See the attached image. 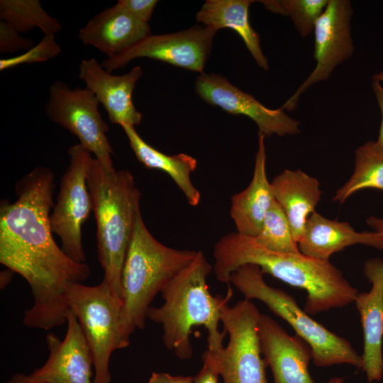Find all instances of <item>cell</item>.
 <instances>
[{
  "label": "cell",
  "mask_w": 383,
  "mask_h": 383,
  "mask_svg": "<svg viewBox=\"0 0 383 383\" xmlns=\"http://www.w3.org/2000/svg\"><path fill=\"white\" fill-rule=\"evenodd\" d=\"M55 187L53 172L35 167L16 182V200L3 201L0 206V262L30 287L33 304L24 312L23 324L45 331L67 321V285L90 275L89 265L70 257L53 238Z\"/></svg>",
  "instance_id": "1"
},
{
  "label": "cell",
  "mask_w": 383,
  "mask_h": 383,
  "mask_svg": "<svg viewBox=\"0 0 383 383\" xmlns=\"http://www.w3.org/2000/svg\"><path fill=\"white\" fill-rule=\"evenodd\" d=\"M213 270L216 279L229 284L232 273L245 265H255L292 287L306 292L304 310L315 315L355 301L357 289L330 261L299 253H280L265 248L253 238L236 231L222 236L214 245Z\"/></svg>",
  "instance_id": "2"
},
{
  "label": "cell",
  "mask_w": 383,
  "mask_h": 383,
  "mask_svg": "<svg viewBox=\"0 0 383 383\" xmlns=\"http://www.w3.org/2000/svg\"><path fill=\"white\" fill-rule=\"evenodd\" d=\"M213 266L202 251L177 273L160 294L164 303L159 307L150 306L147 318L160 324L165 348L182 360L192 357L190 340L192 328L203 326L207 331L208 350L216 352L223 348L227 333L218 330L223 307L233 296L231 284L226 296H212L206 279Z\"/></svg>",
  "instance_id": "3"
},
{
  "label": "cell",
  "mask_w": 383,
  "mask_h": 383,
  "mask_svg": "<svg viewBox=\"0 0 383 383\" xmlns=\"http://www.w3.org/2000/svg\"><path fill=\"white\" fill-rule=\"evenodd\" d=\"M87 183L96 218L103 280L122 302L121 274L135 218L140 211V192L128 170L108 173L95 158L90 165Z\"/></svg>",
  "instance_id": "4"
},
{
  "label": "cell",
  "mask_w": 383,
  "mask_h": 383,
  "mask_svg": "<svg viewBox=\"0 0 383 383\" xmlns=\"http://www.w3.org/2000/svg\"><path fill=\"white\" fill-rule=\"evenodd\" d=\"M198 251L168 247L148 231L138 213L122 274V335L130 343L131 334L144 329L155 296L196 257Z\"/></svg>",
  "instance_id": "5"
},
{
  "label": "cell",
  "mask_w": 383,
  "mask_h": 383,
  "mask_svg": "<svg viewBox=\"0 0 383 383\" xmlns=\"http://www.w3.org/2000/svg\"><path fill=\"white\" fill-rule=\"evenodd\" d=\"M258 266L245 265L232 273L229 284L240 291L245 299L262 301L273 313L289 324L296 335L310 347L311 360L316 366L348 364L357 369L362 368V355L347 339L313 320L293 296L267 284Z\"/></svg>",
  "instance_id": "6"
},
{
  "label": "cell",
  "mask_w": 383,
  "mask_h": 383,
  "mask_svg": "<svg viewBox=\"0 0 383 383\" xmlns=\"http://www.w3.org/2000/svg\"><path fill=\"white\" fill-rule=\"evenodd\" d=\"M66 300L77 318L91 353L93 383H110L111 354L130 344L122 335V302L113 295L104 280L96 286L70 283L66 289Z\"/></svg>",
  "instance_id": "7"
},
{
  "label": "cell",
  "mask_w": 383,
  "mask_h": 383,
  "mask_svg": "<svg viewBox=\"0 0 383 383\" xmlns=\"http://www.w3.org/2000/svg\"><path fill=\"white\" fill-rule=\"evenodd\" d=\"M260 315L247 299L223 307L221 322L228 344L216 352L207 349L201 356L215 366L223 383H268L259 336Z\"/></svg>",
  "instance_id": "8"
},
{
  "label": "cell",
  "mask_w": 383,
  "mask_h": 383,
  "mask_svg": "<svg viewBox=\"0 0 383 383\" xmlns=\"http://www.w3.org/2000/svg\"><path fill=\"white\" fill-rule=\"evenodd\" d=\"M99 104L89 89H71L67 83L57 80L50 87L45 112L53 123L74 135L106 172L112 173L116 171L111 158L113 150L106 135L109 126L99 111Z\"/></svg>",
  "instance_id": "9"
},
{
  "label": "cell",
  "mask_w": 383,
  "mask_h": 383,
  "mask_svg": "<svg viewBox=\"0 0 383 383\" xmlns=\"http://www.w3.org/2000/svg\"><path fill=\"white\" fill-rule=\"evenodd\" d=\"M67 152L70 162L61 178L50 223L52 233L61 240L62 250L74 261L85 262L82 228L93 210L87 183L93 157L79 143L70 147Z\"/></svg>",
  "instance_id": "10"
},
{
  "label": "cell",
  "mask_w": 383,
  "mask_h": 383,
  "mask_svg": "<svg viewBox=\"0 0 383 383\" xmlns=\"http://www.w3.org/2000/svg\"><path fill=\"white\" fill-rule=\"evenodd\" d=\"M217 31L211 26H194L176 33L150 34L118 55L107 57L101 65L111 72L133 60L147 57L202 74Z\"/></svg>",
  "instance_id": "11"
},
{
  "label": "cell",
  "mask_w": 383,
  "mask_h": 383,
  "mask_svg": "<svg viewBox=\"0 0 383 383\" xmlns=\"http://www.w3.org/2000/svg\"><path fill=\"white\" fill-rule=\"evenodd\" d=\"M353 14L350 1L329 0L313 30L316 66L282 106V110H294L300 96L310 87L327 80L336 67L353 55L355 50L350 24Z\"/></svg>",
  "instance_id": "12"
},
{
  "label": "cell",
  "mask_w": 383,
  "mask_h": 383,
  "mask_svg": "<svg viewBox=\"0 0 383 383\" xmlns=\"http://www.w3.org/2000/svg\"><path fill=\"white\" fill-rule=\"evenodd\" d=\"M195 90L206 103L231 114L251 118L265 137L299 134L300 122L281 108L270 109L252 95L233 85L226 77L215 73H202L196 78Z\"/></svg>",
  "instance_id": "13"
},
{
  "label": "cell",
  "mask_w": 383,
  "mask_h": 383,
  "mask_svg": "<svg viewBox=\"0 0 383 383\" xmlns=\"http://www.w3.org/2000/svg\"><path fill=\"white\" fill-rule=\"evenodd\" d=\"M65 337L46 336L49 351L45 364L28 374L40 383H93V359L77 318L72 310L66 316Z\"/></svg>",
  "instance_id": "14"
},
{
  "label": "cell",
  "mask_w": 383,
  "mask_h": 383,
  "mask_svg": "<svg viewBox=\"0 0 383 383\" xmlns=\"http://www.w3.org/2000/svg\"><path fill=\"white\" fill-rule=\"evenodd\" d=\"M259 336L263 358L272 370L274 383H315L309 372L311 351L297 335H290L273 318L262 314ZM341 377L326 383H339Z\"/></svg>",
  "instance_id": "15"
},
{
  "label": "cell",
  "mask_w": 383,
  "mask_h": 383,
  "mask_svg": "<svg viewBox=\"0 0 383 383\" xmlns=\"http://www.w3.org/2000/svg\"><path fill=\"white\" fill-rule=\"evenodd\" d=\"M79 67V78L103 105L111 123L133 127L140 123L142 114L135 109L132 98L135 84L143 75L140 66L124 74L113 75L95 58H89L83 60Z\"/></svg>",
  "instance_id": "16"
},
{
  "label": "cell",
  "mask_w": 383,
  "mask_h": 383,
  "mask_svg": "<svg viewBox=\"0 0 383 383\" xmlns=\"http://www.w3.org/2000/svg\"><path fill=\"white\" fill-rule=\"evenodd\" d=\"M363 272L372 287L368 292L358 293L354 302L363 331L362 370L372 383L383 376V260H367Z\"/></svg>",
  "instance_id": "17"
},
{
  "label": "cell",
  "mask_w": 383,
  "mask_h": 383,
  "mask_svg": "<svg viewBox=\"0 0 383 383\" xmlns=\"http://www.w3.org/2000/svg\"><path fill=\"white\" fill-rule=\"evenodd\" d=\"M150 35L148 23L140 21L116 4L95 15L79 31L84 44L113 57Z\"/></svg>",
  "instance_id": "18"
},
{
  "label": "cell",
  "mask_w": 383,
  "mask_h": 383,
  "mask_svg": "<svg viewBox=\"0 0 383 383\" xmlns=\"http://www.w3.org/2000/svg\"><path fill=\"white\" fill-rule=\"evenodd\" d=\"M265 136L258 132L253 174L249 185L231 199L230 216L236 232L255 238L264 218L275 201L266 171Z\"/></svg>",
  "instance_id": "19"
},
{
  "label": "cell",
  "mask_w": 383,
  "mask_h": 383,
  "mask_svg": "<svg viewBox=\"0 0 383 383\" xmlns=\"http://www.w3.org/2000/svg\"><path fill=\"white\" fill-rule=\"evenodd\" d=\"M355 244L383 249V242L376 232H357L349 223L327 218L316 211L308 218L298 242L301 253L323 261H329L334 253Z\"/></svg>",
  "instance_id": "20"
},
{
  "label": "cell",
  "mask_w": 383,
  "mask_h": 383,
  "mask_svg": "<svg viewBox=\"0 0 383 383\" xmlns=\"http://www.w3.org/2000/svg\"><path fill=\"white\" fill-rule=\"evenodd\" d=\"M271 184L274 199L286 214L298 243L308 218L321 199L320 183L299 169H286L274 177Z\"/></svg>",
  "instance_id": "21"
},
{
  "label": "cell",
  "mask_w": 383,
  "mask_h": 383,
  "mask_svg": "<svg viewBox=\"0 0 383 383\" xmlns=\"http://www.w3.org/2000/svg\"><path fill=\"white\" fill-rule=\"evenodd\" d=\"M121 127L138 160L148 169L160 170L167 174L182 191L187 203L196 206L201 194L191 179L197 167L196 159L186 153L166 155L147 143L135 127L128 125Z\"/></svg>",
  "instance_id": "22"
},
{
  "label": "cell",
  "mask_w": 383,
  "mask_h": 383,
  "mask_svg": "<svg viewBox=\"0 0 383 383\" xmlns=\"http://www.w3.org/2000/svg\"><path fill=\"white\" fill-rule=\"evenodd\" d=\"M252 0H207L196 13L197 21L218 30L223 28L233 29L243 40L246 48L257 62L268 70V60L264 55L260 35L252 28L249 20V8Z\"/></svg>",
  "instance_id": "23"
},
{
  "label": "cell",
  "mask_w": 383,
  "mask_h": 383,
  "mask_svg": "<svg viewBox=\"0 0 383 383\" xmlns=\"http://www.w3.org/2000/svg\"><path fill=\"white\" fill-rule=\"evenodd\" d=\"M367 188L383 191V148L373 140L355 150L353 173L335 192L333 200L343 204L353 194Z\"/></svg>",
  "instance_id": "24"
},
{
  "label": "cell",
  "mask_w": 383,
  "mask_h": 383,
  "mask_svg": "<svg viewBox=\"0 0 383 383\" xmlns=\"http://www.w3.org/2000/svg\"><path fill=\"white\" fill-rule=\"evenodd\" d=\"M0 20L18 33L38 28L44 35H55L62 30L60 22L44 10L38 0H1Z\"/></svg>",
  "instance_id": "25"
},
{
  "label": "cell",
  "mask_w": 383,
  "mask_h": 383,
  "mask_svg": "<svg viewBox=\"0 0 383 383\" xmlns=\"http://www.w3.org/2000/svg\"><path fill=\"white\" fill-rule=\"evenodd\" d=\"M254 240L265 248L280 253H299L298 243L284 211L274 201Z\"/></svg>",
  "instance_id": "26"
},
{
  "label": "cell",
  "mask_w": 383,
  "mask_h": 383,
  "mask_svg": "<svg viewBox=\"0 0 383 383\" xmlns=\"http://www.w3.org/2000/svg\"><path fill=\"white\" fill-rule=\"evenodd\" d=\"M329 0H261L265 8L277 14L289 16L302 38L313 32L316 21Z\"/></svg>",
  "instance_id": "27"
},
{
  "label": "cell",
  "mask_w": 383,
  "mask_h": 383,
  "mask_svg": "<svg viewBox=\"0 0 383 383\" xmlns=\"http://www.w3.org/2000/svg\"><path fill=\"white\" fill-rule=\"evenodd\" d=\"M61 52L60 45L55 35H44L41 40L25 52L9 58L0 60V71L23 65L48 61Z\"/></svg>",
  "instance_id": "28"
},
{
  "label": "cell",
  "mask_w": 383,
  "mask_h": 383,
  "mask_svg": "<svg viewBox=\"0 0 383 383\" xmlns=\"http://www.w3.org/2000/svg\"><path fill=\"white\" fill-rule=\"evenodd\" d=\"M35 45L33 40L23 38L9 23L0 21V52H25Z\"/></svg>",
  "instance_id": "29"
},
{
  "label": "cell",
  "mask_w": 383,
  "mask_h": 383,
  "mask_svg": "<svg viewBox=\"0 0 383 383\" xmlns=\"http://www.w3.org/2000/svg\"><path fill=\"white\" fill-rule=\"evenodd\" d=\"M157 3L156 0H119L116 4L138 20L148 23Z\"/></svg>",
  "instance_id": "30"
},
{
  "label": "cell",
  "mask_w": 383,
  "mask_h": 383,
  "mask_svg": "<svg viewBox=\"0 0 383 383\" xmlns=\"http://www.w3.org/2000/svg\"><path fill=\"white\" fill-rule=\"evenodd\" d=\"M203 367L194 377L193 383H218L219 375L215 366L206 358L202 357Z\"/></svg>",
  "instance_id": "31"
},
{
  "label": "cell",
  "mask_w": 383,
  "mask_h": 383,
  "mask_svg": "<svg viewBox=\"0 0 383 383\" xmlns=\"http://www.w3.org/2000/svg\"><path fill=\"white\" fill-rule=\"evenodd\" d=\"M190 376H173L165 372H152L148 383H193Z\"/></svg>",
  "instance_id": "32"
},
{
  "label": "cell",
  "mask_w": 383,
  "mask_h": 383,
  "mask_svg": "<svg viewBox=\"0 0 383 383\" xmlns=\"http://www.w3.org/2000/svg\"><path fill=\"white\" fill-rule=\"evenodd\" d=\"M372 87L379 107L382 116L381 125L379 128V136L376 140L377 143L383 148V87L381 82L373 80Z\"/></svg>",
  "instance_id": "33"
},
{
  "label": "cell",
  "mask_w": 383,
  "mask_h": 383,
  "mask_svg": "<svg viewBox=\"0 0 383 383\" xmlns=\"http://www.w3.org/2000/svg\"><path fill=\"white\" fill-rule=\"evenodd\" d=\"M367 225L376 232L383 242V218L370 216L366 219Z\"/></svg>",
  "instance_id": "34"
},
{
  "label": "cell",
  "mask_w": 383,
  "mask_h": 383,
  "mask_svg": "<svg viewBox=\"0 0 383 383\" xmlns=\"http://www.w3.org/2000/svg\"><path fill=\"white\" fill-rule=\"evenodd\" d=\"M5 383H40L32 380L28 374L16 373L8 379Z\"/></svg>",
  "instance_id": "35"
},
{
  "label": "cell",
  "mask_w": 383,
  "mask_h": 383,
  "mask_svg": "<svg viewBox=\"0 0 383 383\" xmlns=\"http://www.w3.org/2000/svg\"><path fill=\"white\" fill-rule=\"evenodd\" d=\"M13 272L9 269L8 270L1 271V289H3L9 284L12 279Z\"/></svg>",
  "instance_id": "36"
},
{
  "label": "cell",
  "mask_w": 383,
  "mask_h": 383,
  "mask_svg": "<svg viewBox=\"0 0 383 383\" xmlns=\"http://www.w3.org/2000/svg\"><path fill=\"white\" fill-rule=\"evenodd\" d=\"M372 79L379 81L380 82H383V70L377 72V74H375L373 76Z\"/></svg>",
  "instance_id": "37"
},
{
  "label": "cell",
  "mask_w": 383,
  "mask_h": 383,
  "mask_svg": "<svg viewBox=\"0 0 383 383\" xmlns=\"http://www.w3.org/2000/svg\"><path fill=\"white\" fill-rule=\"evenodd\" d=\"M339 383H346V382L342 378Z\"/></svg>",
  "instance_id": "38"
}]
</instances>
